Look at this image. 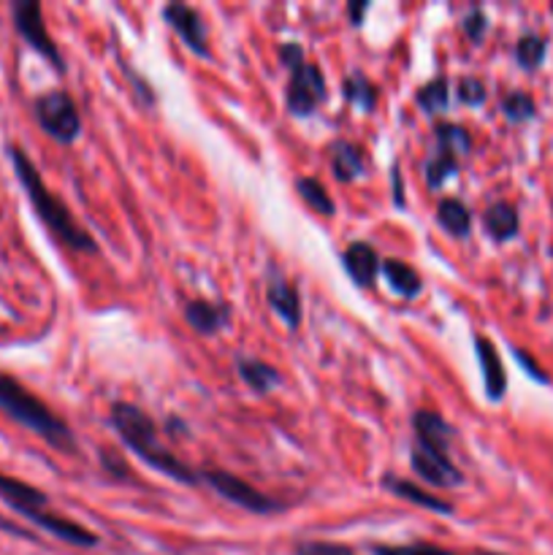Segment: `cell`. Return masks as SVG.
<instances>
[{
    "instance_id": "obj_1",
    "label": "cell",
    "mask_w": 553,
    "mask_h": 555,
    "mask_svg": "<svg viewBox=\"0 0 553 555\" xmlns=\"http://www.w3.org/2000/svg\"><path fill=\"white\" fill-rule=\"evenodd\" d=\"M5 152H9V160L11 166H14V173L16 179H20L22 190H25L27 201H30L33 211H36L38 220L47 225V231L52 233L63 247L74 249V253H81V255L101 253V247H98V242L92 238V233L87 231V228H81L79 222L74 220L68 206H65L63 201L47 188L43 177L38 173L36 163L27 157V152L16 144L5 146Z\"/></svg>"
},
{
    "instance_id": "obj_2",
    "label": "cell",
    "mask_w": 553,
    "mask_h": 555,
    "mask_svg": "<svg viewBox=\"0 0 553 555\" xmlns=\"http://www.w3.org/2000/svg\"><path fill=\"white\" fill-rule=\"evenodd\" d=\"M108 423L117 431V437L123 439L125 448L133 455H139L157 475L168 477V480L179 482V486H201L198 469L184 464L179 455H173L160 442V431H157L155 421L141 406L130 404V401H114L112 412H108Z\"/></svg>"
},
{
    "instance_id": "obj_3",
    "label": "cell",
    "mask_w": 553,
    "mask_h": 555,
    "mask_svg": "<svg viewBox=\"0 0 553 555\" xmlns=\"http://www.w3.org/2000/svg\"><path fill=\"white\" fill-rule=\"evenodd\" d=\"M455 428L434 410H417L412 415V448L410 466L423 482L434 488H461L466 482L464 472L450 459V444Z\"/></svg>"
},
{
    "instance_id": "obj_4",
    "label": "cell",
    "mask_w": 553,
    "mask_h": 555,
    "mask_svg": "<svg viewBox=\"0 0 553 555\" xmlns=\"http://www.w3.org/2000/svg\"><path fill=\"white\" fill-rule=\"evenodd\" d=\"M0 410L11 421L20 423L22 428L43 439L49 448L60 450L65 455L79 453V442H76V434L70 431L68 423L54 415L47 406V401L38 399L20 379H14L5 372H0Z\"/></svg>"
},
{
    "instance_id": "obj_5",
    "label": "cell",
    "mask_w": 553,
    "mask_h": 555,
    "mask_svg": "<svg viewBox=\"0 0 553 555\" xmlns=\"http://www.w3.org/2000/svg\"><path fill=\"white\" fill-rule=\"evenodd\" d=\"M0 499L14 509L16 515L27 520V524L38 526L41 531L52 534L54 540L65 542V545L74 547H98L101 537L95 531L85 529L76 520L65 518L49 509V496L43 491H38L30 482H22L16 477L0 475Z\"/></svg>"
},
{
    "instance_id": "obj_6",
    "label": "cell",
    "mask_w": 553,
    "mask_h": 555,
    "mask_svg": "<svg viewBox=\"0 0 553 555\" xmlns=\"http://www.w3.org/2000/svg\"><path fill=\"white\" fill-rule=\"evenodd\" d=\"M33 114H36L38 128H41L49 139L57 141V144L70 146L79 141L81 114L74 98L65 90H49L43 92V95H38L36 103H33Z\"/></svg>"
},
{
    "instance_id": "obj_7",
    "label": "cell",
    "mask_w": 553,
    "mask_h": 555,
    "mask_svg": "<svg viewBox=\"0 0 553 555\" xmlns=\"http://www.w3.org/2000/svg\"><path fill=\"white\" fill-rule=\"evenodd\" d=\"M201 486H209L217 496L226 499L228 504L233 507L244 509V513H253V515H274L285 509V504L276 502V499L266 496L260 493L258 488L249 486L247 480H242L239 475L226 469H201Z\"/></svg>"
},
{
    "instance_id": "obj_8",
    "label": "cell",
    "mask_w": 553,
    "mask_h": 555,
    "mask_svg": "<svg viewBox=\"0 0 553 555\" xmlns=\"http://www.w3.org/2000/svg\"><path fill=\"white\" fill-rule=\"evenodd\" d=\"M11 16H14V27L22 36V41H25L33 52L41 54L57 74H65L63 52H60V47L54 43V38L49 36L41 3H36V0H20V3L11 5Z\"/></svg>"
},
{
    "instance_id": "obj_9",
    "label": "cell",
    "mask_w": 553,
    "mask_h": 555,
    "mask_svg": "<svg viewBox=\"0 0 553 555\" xmlns=\"http://www.w3.org/2000/svg\"><path fill=\"white\" fill-rule=\"evenodd\" d=\"M325 98H329V81L318 63H304L301 68L291 70L285 87V106L293 117H312Z\"/></svg>"
},
{
    "instance_id": "obj_10",
    "label": "cell",
    "mask_w": 553,
    "mask_h": 555,
    "mask_svg": "<svg viewBox=\"0 0 553 555\" xmlns=\"http://www.w3.org/2000/svg\"><path fill=\"white\" fill-rule=\"evenodd\" d=\"M163 20L166 25L182 38L184 47L193 54H198L201 60H211V47H209V27H206L204 16L198 14V9L188 3H168L163 9Z\"/></svg>"
},
{
    "instance_id": "obj_11",
    "label": "cell",
    "mask_w": 553,
    "mask_h": 555,
    "mask_svg": "<svg viewBox=\"0 0 553 555\" xmlns=\"http://www.w3.org/2000/svg\"><path fill=\"white\" fill-rule=\"evenodd\" d=\"M266 304L271 307V312L287 325V331H298L304 323V309H301V296H298V287L293 282H287L280 271H271L269 282H266Z\"/></svg>"
},
{
    "instance_id": "obj_12",
    "label": "cell",
    "mask_w": 553,
    "mask_h": 555,
    "mask_svg": "<svg viewBox=\"0 0 553 555\" xmlns=\"http://www.w3.org/2000/svg\"><path fill=\"white\" fill-rule=\"evenodd\" d=\"M342 266H345L347 276H350L358 287L372 291L380 280L383 258H380V253L369 242H352L347 244L345 253H342Z\"/></svg>"
},
{
    "instance_id": "obj_13",
    "label": "cell",
    "mask_w": 553,
    "mask_h": 555,
    "mask_svg": "<svg viewBox=\"0 0 553 555\" xmlns=\"http://www.w3.org/2000/svg\"><path fill=\"white\" fill-rule=\"evenodd\" d=\"M233 309L231 304L206 301V298H193L184 304V323L201 336H215L231 325Z\"/></svg>"
},
{
    "instance_id": "obj_14",
    "label": "cell",
    "mask_w": 553,
    "mask_h": 555,
    "mask_svg": "<svg viewBox=\"0 0 553 555\" xmlns=\"http://www.w3.org/2000/svg\"><path fill=\"white\" fill-rule=\"evenodd\" d=\"M475 356L477 363H480L486 396L491 401H502L504 393H507V372H504V363L502 358H499L493 341L486 339L483 334H475Z\"/></svg>"
},
{
    "instance_id": "obj_15",
    "label": "cell",
    "mask_w": 553,
    "mask_h": 555,
    "mask_svg": "<svg viewBox=\"0 0 553 555\" xmlns=\"http://www.w3.org/2000/svg\"><path fill=\"white\" fill-rule=\"evenodd\" d=\"M329 157H331V171L339 182L350 184L356 179L366 177L369 171V157L363 152V146H358L356 141L347 139H336L331 141L329 146Z\"/></svg>"
},
{
    "instance_id": "obj_16",
    "label": "cell",
    "mask_w": 553,
    "mask_h": 555,
    "mask_svg": "<svg viewBox=\"0 0 553 555\" xmlns=\"http://www.w3.org/2000/svg\"><path fill=\"white\" fill-rule=\"evenodd\" d=\"M380 486H383V491L394 493L396 499H404V502L428 509V513H437V515H453L455 513V507L448 502V499L434 496L432 491H426V488L417 486V482L407 480V477L385 475L383 480H380Z\"/></svg>"
},
{
    "instance_id": "obj_17",
    "label": "cell",
    "mask_w": 553,
    "mask_h": 555,
    "mask_svg": "<svg viewBox=\"0 0 553 555\" xmlns=\"http://www.w3.org/2000/svg\"><path fill=\"white\" fill-rule=\"evenodd\" d=\"M380 276L388 282V287L396 296L407 298V301H412V298H417L423 293V276L417 274L415 266H410L401 258H383Z\"/></svg>"
},
{
    "instance_id": "obj_18",
    "label": "cell",
    "mask_w": 553,
    "mask_h": 555,
    "mask_svg": "<svg viewBox=\"0 0 553 555\" xmlns=\"http://www.w3.org/2000/svg\"><path fill=\"white\" fill-rule=\"evenodd\" d=\"M483 231L488 233V238L504 244L510 238L518 236L520 231V217L518 209L507 201H493L486 211H483Z\"/></svg>"
},
{
    "instance_id": "obj_19",
    "label": "cell",
    "mask_w": 553,
    "mask_h": 555,
    "mask_svg": "<svg viewBox=\"0 0 553 555\" xmlns=\"http://www.w3.org/2000/svg\"><path fill=\"white\" fill-rule=\"evenodd\" d=\"M236 374H239V379H242V383L258 396L271 393V390L282 383L280 369L271 366V363H266V361H260V358L239 356L236 358Z\"/></svg>"
},
{
    "instance_id": "obj_20",
    "label": "cell",
    "mask_w": 553,
    "mask_h": 555,
    "mask_svg": "<svg viewBox=\"0 0 553 555\" xmlns=\"http://www.w3.org/2000/svg\"><path fill=\"white\" fill-rule=\"evenodd\" d=\"M437 222L448 236L466 238L472 233V211L464 201L442 198L437 204Z\"/></svg>"
},
{
    "instance_id": "obj_21",
    "label": "cell",
    "mask_w": 553,
    "mask_h": 555,
    "mask_svg": "<svg viewBox=\"0 0 553 555\" xmlns=\"http://www.w3.org/2000/svg\"><path fill=\"white\" fill-rule=\"evenodd\" d=\"M342 95H345V101L350 106H358L361 112H374V106L380 101L377 87H374V81L363 70H352V74L345 76V81H342Z\"/></svg>"
},
{
    "instance_id": "obj_22",
    "label": "cell",
    "mask_w": 553,
    "mask_h": 555,
    "mask_svg": "<svg viewBox=\"0 0 553 555\" xmlns=\"http://www.w3.org/2000/svg\"><path fill=\"white\" fill-rule=\"evenodd\" d=\"M459 168H461L459 157L450 155V152L437 150L426 163H423V179H426V188L442 190L445 182H450V179L459 173Z\"/></svg>"
},
{
    "instance_id": "obj_23",
    "label": "cell",
    "mask_w": 553,
    "mask_h": 555,
    "mask_svg": "<svg viewBox=\"0 0 553 555\" xmlns=\"http://www.w3.org/2000/svg\"><path fill=\"white\" fill-rule=\"evenodd\" d=\"M296 193L301 195L304 204L309 206L312 211L323 217H334L336 215V204L331 198V193L325 190V184L320 182L318 177H298L296 179Z\"/></svg>"
},
{
    "instance_id": "obj_24",
    "label": "cell",
    "mask_w": 553,
    "mask_h": 555,
    "mask_svg": "<svg viewBox=\"0 0 553 555\" xmlns=\"http://www.w3.org/2000/svg\"><path fill=\"white\" fill-rule=\"evenodd\" d=\"M434 144H437V150L450 152V155H455L461 160V157L472 152V135L461 125L437 122L434 125Z\"/></svg>"
},
{
    "instance_id": "obj_25",
    "label": "cell",
    "mask_w": 553,
    "mask_h": 555,
    "mask_svg": "<svg viewBox=\"0 0 553 555\" xmlns=\"http://www.w3.org/2000/svg\"><path fill=\"white\" fill-rule=\"evenodd\" d=\"M415 103L417 108L426 114H439L445 112V108H450V81L445 79V76L426 81L423 87H417Z\"/></svg>"
},
{
    "instance_id": "obj_26",
    "label": "cell",
    "mask_w": 553,
    "mask_h": 555,
    "mask_svg": "<svg viewBox=\"0 0 553 555\" xmlns=\"http://www.w3.org/2000/svg\"><path fill=\"white\" fill-rule=\"evenodd\" d=\"M545 38L537 36V33H526V36H520L518 43H515V63L524 70H537L542 65V60H545Z\"/></svg>"
},
{
    "instance_id": "obj_27",
    "label": "cell",
    "mask_w": 553,
    "mask_h": 555,
    "mask_svg": "<svg viewBox=\"0 0 553 555\" xmlns=\"http://www.w3.org/2000/svg\"><path fill=\"white\" fill-rule=\"evenodd\" d=\"M499 108H502L504 119H507V122H515V125L529 122V119H535V114H537L535 98H531L529 92H520V90L507 92V95L502 98V106Z\"/></svg>"
},
{
    "instance_id": "obj_28",
    "label": "cell",
    "mask_w": 553,
    "mask_h": 555,
    "mask_svg": "<svg viewBox=\"0 0 553 555\" xmlns=\"http://www.w3.org/2000/svg\"><path fill=\"white\" fill-rule=\"evenodd\" d=\"M372 555H461L434 542H410V545H372Z\"/></svg>"
},
{
    "instance_id": "obj_29",
    "label": "cell",
    "mask_w": 553,
    "mask_h": 555,
    "mask_svg": "<svg viewBox=\"0 0 553 555\" xmlns=\"http://www.w3.org/2000/svg\"><path fill=\"white\" fill-rule=\"evenodd\" d=\"M455 98H459V103H464V106L475 108L486 103L488 90L480 79H475V76H464V79H459V85H455Z\"/></svg>"
},
{
    "instance_id": "obj_30",
    "label": "cell",
    "mask_w": 553,
    "mask_h": 555,
    "mask_svg": "<svg viewBox=\"0 0 553 555\" xmlns=\"http://www.w3.org/2000/svg\"><path fill=\"white\" fill-rule=\"evenodd\" d=\"M123 74L128 76V81L130 85H133V95H136V101L141 103V106L144 108H152L157 103V95H155V90H152V85L150 81L144 79V76L141 74H136L133 68H130V63H123Z\"/></svg>"
},
{
    "instance_id": "obj_31",
    "label": "cell",
    "mask_w": 553,
    "mask_h": 555,
    "mask_svg": "<svg viewBox=\"0 0 553 555\" xmlns=\"http://www.w3.org/2000/svg\"><path fill=\"white\" fill-rule=\"evenodd\" d=\"M293 555H358V553L350 551L347 545H336V542L309 540V542H298Z\"/></svg>"
},
{
    "instance_id": "obj_32",
    "label": "cell",
    "mask_w": 553,
    "mask_h": 555,
    "mask_svg": "<svg viewBox=\"0 0 553 555\" xmlns=\"http://www.w3.org/2000/svg\"><path fill=\"white\" fill-rule=\"evenodd\" d=\"M461 27H464L466 38H470L472 43H480L488 33V16L483 14V9H472L470 14L464 16V22H461Z\"/></svg>"
},
{
    "instance_id": "obj_33",
    "label": "cell",
    "mask_w": 553,
    "mask_h": 555,
    "mask_svg": "<svg viewBox=\"0 0 553 555\" xmlns=\"http://www.w3.org/2000/svg\"><path fill=\"white\" fill-rule=\"evenodd\" d=\"M276 57H280V63L285 65L287 70H296V68H301L304 63H307V60H304V47H301V43H296V41L282 43L280 52H276Z\"/></svg>"
},
{
    "instance_id": "obj_34",
    "label": "cell",
    "mask_w": 553,
    "mask_h": 555,
    "mask_svg": "<svg viewBox=\"0 0 553 555\" xmlns=\"http://www.w3.org/2000/svg\"><path fill=\"white\" fill-rule=\"evenodd\" d=\"M513 356H515V361H518L520 366H524L526 372L531 374V377H535V379H540V383H548V377H545V374L540 372V366H537V363L531 361V358H529V352H524V350H518V347H515V350H513Z\"/></svg>"
},
{
    "instance_id": "obj_35",
    "label": "cell",
    "mask_w": 553,
    "mask_h": 555,
    "mask_svg": "<svg viewBox=\"0 0 553 555\" xmlns=\"http://www.w3.org/2000/svg\"><path fill=\"white\" fill-rule=\"evenodd\" d=\"M0 531H5V534H11V537H20V540L36 542V534H33V531H27V529H22V526L11 524V520L3 518V515H0Z\"/></svg>"
},
{
    "instance_id": "obj_36",
    "label": "cell",
    "mask_w": 553,
    "mask_h": 555,
    "mask_svg": "<svg viewBox=\"0 0 553 555\" xmlns=\"http://www.w3.org/2000/svg\"><path fill=\"white\" fill-rule=\"evenodd\" d=\"M369 11V3H363V0H356V3L347 5V16H350V25L352 27H361L363 25V16H366Z\"/></svg>"
},
{
    "instance_id": "obj_37",
    "label": "cell",
    "mask_w": 553,
    "mask_h": 555,
    "mask_svg": "<svg viewBox=\"0 0 553 555\" xmlns=\"http://www.w3.org/2000/svg\"><path fill=\"white\" fill-rule=\"evenodd\" d=\"M390 182H394V204L401 209V206H404V198H401V195H404V193H401V173H399V166L390 168Z\"/></svg>"
}]
</instances>
